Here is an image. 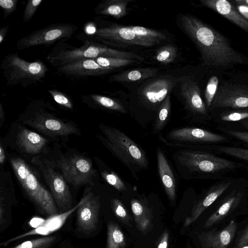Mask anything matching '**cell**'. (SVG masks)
<instances>
[{
    "instance_id": "cell-1",
    "label": "cell",
    "mask_w": 248,
    "mask_h": 248,
    "mask_svg": "<svg viewBox=\"0 0 248 248\" xmlns=\"http://www.w3.org/2000/svg\"><path fill=\"white\" fill-rule=\"evenodd\" d=\"M176 23L197 46L205 65L226 67L243 63L241 55L223 35L195 16L179 13Z\"/></svg>"
},
{
    "instance_id": "cell-2",
    "label": "cell",
    "mask_w": 248,
    "mask_h": 248,
    "mask_svg": "<svg viewBox=\"0 0 248 248\" xmlns=\"http://www.w3.org/2000/svg\"><path fill=\"white\" fill-rule=\"evenodd\" d=\"M178 76L160 74L136 83L130 88L127 99L128 112L142 128L154 124L164 101L172 93Z\"/></svg>"
},
{
    "instance_id": "cell-3",
    "label": "cell",
    "mask_w": 248,
    "mask_h": 248,
    "mask_svg": "<svg viewBox=\"0 0 248 248\" xmlns=\"http://www.w3.org/2000/svg\"><path fill=\"white\" fill-rule=\"evenodd\" d=\"M172 159L180 176L185 180L209 178L235 169L231 160L197 149H177Z\"/></svg>"
},
{
    "instance_id": "cell-4",
    "label": "cell",
    "mask_w": 248,
    "mask_h": 248,
    "mask_svg": "<svg viewBox=\"0 0 248 248\" xmlns=\"http://www.w3.org/2000/svg\"><path fill=\"white\" fill-rule=\"evenodd\" d=\"M55 108L43 99L31 100L18 120L40 133L52 139L79 135L80 130L73 122L58 117Z\"/></svg>"
},
{
    "instance_id": "cell-5",
    "label": "cell",
    "mask_w": 248,
    "mask_h": 248,
    "mask_svg": "<svg viewBox=\"0 0 248 248\" xmlns=\"http://www.w3.org/2000/svg\"><path fill=\"white\" fill-rule=\"evenodd\" d=\"M101 134L97 137L110 153L129 170L137 181L138 174L149 169L145 151L120 129L103 124L98 126Z\"/></svg>"
},
{
    "instance_id": "cell-6",
    "label": "cell",
    "mask_w": 248,
    "mask_h": 248,
    "mask_svg": "<svg viewBox=\"0 0 248 248\" xmlns=\"http://www.w3.org/2000/svg\"><path fill=\"white\" fill-rule=\"evenodd\" d=\"M106 46L153 47L164 43L167 35L160 31L140 26H124L116 23L97 28L93 36Z\"/></svg>"
},
{
    "instance_id": "cell-7",
    "label": "cell",
    "mask_w": 248,
    "mask_h": 248,
    "mask_svg": "<svg viewBox=\"0 0 248 248\" xmlns=\"http://www.w3.org/2000/svg\"><path fill=\"white\" fill-rule=\"evenodd\" d=\"M98 57L134 59L141 62L145 60V57L134 52L115 49L90 40H86L79 47L69 45L66 41L60 42L52 49L46 60L57 68L76 61Z\"/></svg>"
},
{
    "instance_id": "cell-8",
    "label": "cell",
    "mask_w": 248,
    "mask_h": 248,
    "mask_svg": "<svg viewBox=\"0 0 248 248\" xmlns=\"http://www.w3.org/2000/svg\"><path fill=\"white\" fill-rule=\"evenodd\" d=\"M14 173L24 193L42 214L54 216L57 213L51 193L41 181L36 170L17 155L10 157Z\"/></svg>"
},
{
    "instance_id": "cell-9",
    "label": "cell",
    "mask_w": 248,
    "mask_h": 248,
    "mask_svg": "<svg viewBox=\"0 0 248 248\" xmlns=\"http://www.w3.org/2000/svg\"><path fill=\"white\" fill-rule=\"evenodd\" d=\"M6 86H19L26 88L42 81L48 68L41 60L27 61L21 58L17 52L4 56L0 65Z\"/></svg>"
},
{
    "instance_id": "cell-10",
    "label": "cell",
    "mask_w": 248,
    "mask_h": 248,
    "mask_svg": "<svg viewBox=\"0 0 248 248\" xmlns=\"http://www.w3.org/2000/svg\"><path fill=\"white\" fill-rule=\"evenodd\" d=\"M176 86L179 89L177 96L185 111V118L192 123L208 121L210 115L195 77L191 74L178 76Z\"/></svg>"
},
{
    "instance_id": "cell-11",
    "label": "cell",
    "mask_w": 248,
    "mask_h": 248,
    "mask_svg": "<svg viewBox=\"0 0 248 248\" xmlns=\"http://www.w3.org/2000/svg\"><path fill=\"white\" fill-rule=\"evenodd\" d=\"M67 183L75 187L89 184L94 185L97 170L93 167L91 159L79 154L62 155L54 161Z\"/></svg>"
},
{
    "instance_id": "cell-12",
    "label": "cell",
    "mask_w": 248,
    "mask_h": 248,
    "mask_svg": "<svg viewBox=\"0 0 248 248\" xmlns=\"http://www.w3.org/2000/svg\"><path fill=\"white\" fill-rule=\"evenodd\" d=\"M42 175L50 193L59 209H69L72 203V195L67 183L55 162L40 155L33 156L31 160Z\"/></svg>"
},
{
    "instance_id": "cell-13",
    "label": "cell",
    "mask_w": 248,
    "mask_h": 248,
    "mask_svg": "<svg viewBox=\"0 0 248 248\" xmlns=\"http://www.w3.org/2000/svg\"><path fill=\"white\" fill-rule=\"evenodd\" d=\"M164 144L177 149H196L200 145L225 142L224 136L206 129L195 127L175 128L168 132L165 136L158 135Z\"/></svg>"
},
{
    "instance_id": "cell-14",
    "label": "cell",
    "mask_w": 248,
    "mask_h": 248,
    "mask_svg": "<svg viewBox=\"0 0 248 248\" xmlns=\"http://www.w3.org/2000/svg\"><path fill=\"white\" fill-rule=\"evenodd\" d=\"M78 30L77 26L70 23L52 24L20 38L16 46L18 50L41 46H48L56 42L66 41Z\"/></svg>"
},
{
    "instance_id": "cell-15",
    "label": "cell",
    "mask_w": 248,
    "mask_h": 248,
    "mask_svg": "<svg viewBox=\"0 0 248 248\" xmlns=\"http://www.w3.org/2000/svg\"><path fill=\"white\" fill-rule=\"evenodd\" d=\"M248 108V86L225 84L217 88L211 109Z\"/></svg>"
},
{
    "instance_id": "cell-16",
    "label": "cell",
    "mask_w": 248,
    "mask_h": 248,
    "mask_svg": "<svg viewBox=\"0 0 248 248\" xmlns=\"http://www.w3.org/2000/svg\"><path fill=\"white\" fill-rule=\"evenodd\" d=\"M81 201L77 209V225L81 231L92 232L96 229L98 223L99 197L89 190Z\"/></svg>"
},
{
    "instance_id": "cell-17",
    "label": "cell",
    "mask_w": 248,
    "mask_h": 248,
    "mask_svg": "<svg viewBox=\"0 0 248 248\" xmlns=\"http://www.w3.org/2000/svg\"><path fill=\"white\" fill-rule=\"evenodd\" d=\"M57 72L70 78L85 79L90 77L101 76L117 69L104 67L94 59H84L76 61L56 68Z\"/></svg>"
},
{
    "instance_id": "cell-18",
    "label": "cell",
    "mask_w": 248,
    "mask_h": 248,
    "mask_svg": "<svg viewBox=\"0 0 248 248\" xmlns=\"http://www.w3.org/2000/svg\"><path fill=\"white\" fill-rule=\"evenodd\" d=\"M16 135V144L25 154L37 156L46 149L47 139L33 131L19 125Z\"/></svg>"
},
{
    "instance_id": "cell-19",
    "label": "cell",
    "mask_w": 248,
    "mask_h": 248,
    "mask_svg": "<svg viewBox=\"0 0 248 248\" xmlns=\"http://www.w3.org/2000/svg\"><path fill=\"white\" fill-rule=\"evenodd\" d=\"M156 161L161 183L169 200L173 203L176 198L177 180L170 161L159 147L156 149Z\"/></svg>"
},
{
    "instance_id": "cell-20",
    "label": "cell",
    "mask_w": 248,
    "mask_h": 248,
    "mask_svg": "<svg viewBox=\"0 0 248 248\" xmlns=\"http://www.w3.org/2000/svg\"><path fill=\"white\" fill-rule=\"evenodd\" d=\"M231 185V182L222 181L212 185L193 206L190 215L186 217L184 227L195 221L202 213L209 207Z\"/></svg>"
},
{
    "instance_id": "cell-21",
    "label": "cell",
    "mask_w": 248,
    "mask_h": 248,
    "mask_svg": "<svg viewBox=\"0 0 248 248\" xmlns=\"http://www.w3.org/2000/svg\"><path fill=\"white\" fill-rule=\"evenodd\" d=\"M237 226L234 220L222 230L201 234L199 238L203 248H227L232 243Z\"/></svg>"
},
{
    "instance_id": "cell-22",
    "label": "cell",
    "mask_w": 248,
    "mask_h": 248,
    "mask_svg": "<svg viewBox=\"0 0 248 248\" xmlns=\"http://www.w3.org/2000/svg\"><path fill=\"white\" fill-rule=\"evenodd\" d=\"M81 98L83 102L92 108L120 114L128 112L127 100L95 93L84 95Z\"/></svg>"
},
{
    "instance_id": "cell-23",
    "label": "cell",
    "mask_w": 248,
    "mask_h": 248,
    "mask_svg": "<svg viewBox=\"0 0 248 248\" xmlns=\"http://www.w3.org/2000/svg\"><path fill=\"white\" fill-rule=\"evenodd\" d=\"M201 3L228 19L248 32V20L238 13L236 8L227 0H201Z\"/></svg>"
},
{
    "instance_id": "cell-24",
    "label": "cell",
    "mask_w": 248,
    "mask_h": 248,
    "mask_svg": "<svg viewBox=\"0 0 248 248\" xmlns=\"http://www.w3.org/2000/svg\"><path fill=\"white\" fill-rule=\"evenodd\" d=\"M160 67H146L124 71L109 77L110 82L139 83L160 74Z\"/></svg>"
},
{
    "instance_id": "cell-25",
    "label": "cell",
    "mask_w": 248,
    "mask_h": 248,
    "mask_svg": "<svg viewBox=\"0 0 248 248\" xmlns=\"http://www.w3.org/2000/svg\"><path fill=\"white\" fill-rule=\"evenodd\" d=\"M242 195L240 191H232L208 217L204 224V227H211L224 218L239 204L242 198Z\"/></svg>"
},
{
    "instance_id": "cell-26",
    "label": "cell",
    "mask_w": 248,
    "mask_h": 248,
    "mask_svg": "<svg viewBox=\"0 0 248 248\" xmlns=\"http://www.w3.org/2000/svg\"><path fill=\"white\" fill-rule=\"evenodd\" d=\"M132 0H105L95 7L94 13L120 19L128 14L127 6Z\"/></svg>"
},
{
    "instance_id": "cell-27",
    "label": "cell",
    "mask_w": 248,
    "mask_h": 248,
    "mask_svg": "<svg viewBox=\"0 0 248 248\" xmlns=\"http://www.w3.org/2000/svg\"><path fill=\"white\" fill-rule=\"evenodd\" d=\"M131 206L137 228L144 232L147 231L151 223L152 214L143 200L133 199Z\"/></svg>"
},
{
    "instance_id": "cell-28",
    "label": "cell",
    "mask_w": 248,
    "mask_h": 248,
    "mask_svg": "<svg viewBox=\"0 0 248 248\" xmlns=\"http://www.w3.org/2000/svg\"><path fill=\"white\" fill-rule=\"evenodd\" d=\"M171 111L170 94L168 95L162 104L153 124L152 133L160 135L169 121Z\"/></svg>"
},
{
    "instance_id": "cell-29",
    "label": "cell",
    "mask_w": 248,
    "mask_h": 248,
    "mask_svg": "<svg viewBox=\"0 0 248 248\" xmlns=\"http://www.w3.org/2000/svg\"><path fill=\"white\" fill-rule=\"evenodd\" d=\"M178 54L177 48L172 44H167L157 49L153 59L162 64L168 65L173 62Z\"/></svg>"
},
{
    "instance_id": "cell-30",
    "label": "cell",
    "mask_w": 248,
    "mask_h": 248,
    "mask_svg": "<svg viewBox=\"0 0 248 248\" xmlns=\"http://www.w3.org/2000/svg\"><path fill=\"white\" fill-rule=\"evenodd\" d=\"M107 248H124L126 242L123 232L117 224L109 222L108 225Z\"/></svg>"
},
{
    "instance_id": "cell-31",
    "label": "cell",
    "mask_w": 248,
    "mask_h": 248,
    "mask_svg": "<svg viewBox=\"0 0 248 248\" xmlns=\"http://www.w3.org/2000/svg\"><path fill=\"white\" fill-rule=\"evenodd\" d=\"M94 60L101 66L117 69L120 67L128 65L140 63L141 62L134 60L115 57H98Z\"/></svg>"
},
{
    "instance_id": "cell-32",
    "label": "cell",
    "mask_w": 248,
    "mask_h": 248,
    "mask_svg": "<svg viewBox=\"0 0 248 248\" xmlns=\"http://www.w3.org/2000/svg\"><path fill=\"white\" fill-rule=\"evenodd\" d=\"M81 200L76 206L66 212L60 215L53 216L47 220H44L40 226L46 228L49 233L58 229L62 226L69 215L76 209H78L81 203Z\"/></svg>"
},
{
    "instance_id": "cell-33",
    "label": "cell",
    "mask_w": 248,
    "mask_h": 248,
    "mask_svg": "<svg viewBox=\"0 0 248 248\" xmlns=\"http://www.w3.org/2000/svg\"><path fill=\"white\" fill-rule=\"evenodd\" d=\"M100 173L103 179L119 191L126 189V186L122 179L110 169H100Z\"/></svg>"
},
{
    "instance_id": "cell-34",
    "label": "cell",
    "mask_w": 248,
    "mask_h": 248,
    "mask_svg": "<svg viewBox=\"0 0 248 248\" xmlns=\"http://www.w3.org/2000/svg\"><path fill=\"white\" fill-rule=\"evenodd\" d=\"M218 79L216 76H212L208 81L204 92L205 104L208 110L210 109L217 90Z\"/></svg>"
},
{
    "instance_id": "cell-35",
    "label": "cell",
    "mask_w": 248,
    "mask_h": 248,
    "mask_svg": "<svg viewBox=\"0 0 248 248\" xmlns=\"http://www.w3.org/2000/svg\"><path fill=\"white\" fill-rule=\"evenodd\" d=\"M47 92L57 104L67 109H73V101L66 93L56 89H49Z\"/></svg>"
},
{
    "instance_id": "cell-36",
    "label": "cell",
    "mask_w": 248,
    "mask_h": 248,
    "mask_svg": "<svg viewBox=\"0 0 248 248\" xmlns=\"http://www.w3.org/2000/svg\"><path fill=\"white\" fill-rule=\"evenodd\" d=\"M56 239L54 236L45 237L24 242L14 248H41L49 246Z\"/></svg>"
},
{
    "instance_id": "cell-37",
    "label": "cell",
    "mask_w": 248,
    "mask_h": 248,
    "mask_svg": "<svg viewBox=\"0 0 248 248\" xmlns=\"http://www.w3.org/2000/svg\"><path fill=\"white\" fill-rule=\"evenodd\" d=\"M219 152L232 157L248 162V149L235 147L219 146Z\"/></svg>"
},
{
    "instance_id": "cell-38",
    "label": "cell",
    "mask_w": 248,
    "mask_h": 248,
    "mask_svg": "<svg viewBox=\"0 0 248 248\" xmlns=\"http://www.w3.org/2000/svg\"><path fill=\"white\" fill-rule=\"evenodd\" d=\"M111 204L115 215L124 223L129 225V216L121 202L117 199H113L111 201Z\"/></svg>"
},
{
    "instance_id": "cell-39",
    "label": "cell",
    "mask_w": 248,
    "mask_h": 248,
    "mask_svg": "<svg viewBox=\"0 0 248 248\" xmlns=\"http://www.w3.org/2000/svg\"><path fill=\"white\" fill-rule=\"evenodd\" d=\"M43 1L42 0H29L27 1L23 14L24 22H28L32 18Z\"/></svg>"
},
{
    "instance_id": "cell-40",
    "label": "cell",
    "mask_w": 248,
    "mask_h": 248,
    "mask_svg": "<svg viewBox=\"0 0 248 248\" xmlns=\"http://www.w3.org/2000/svg\"><path fill=\"white\" fill-rule=\"evenodd\" d=\"M220 119L224 122H236L248 119V110L223 112L220 114Z\"/></svg>"
},
{
    "instance_id": "cell-41",
    "label": "cell",
    "mask_w": 248,
    "mask_h": 248,
    "mask_svg": "<svg viewBox=\"0 0 248 248\" xmlns=\"http://www.w3.org/2000/svg\"><path fill=\"white\" fill-rule=\"evenodd\" d=\"M18 1V0H0V6L3 11L4 18H6L16 11Z\"/></svg>"
},
{
    "instance_id": "cell-42",
    "label": "cell",
    "mask_w": 248,
    "mask_h": 248,
    "mask_svg": "<svg viewBox=\"0 0 248 248\" xmlns=\"http://www.w3.org/2000/svg\"><path fill=\"white\" fill-rule=\"evenodd\" d=\"M224 131L230 136L248 143V132L232 129H224Z\"/></svg>"
},
{
    "instance_id": "cell-43",
    "label": "cell",
    "mask_w": 248,
    "mask_h": 248,
    "mask_svg": "<svg viewBox=\"0 0 248 248\" xmlns=\"http://www.w3.org/2000/svg\"><path fill=\"white\" fill-rule=\"evenodd\" d=\"M248 244V228L245 231L238 240L237 246L242 248Z\"/></svg>"
},
{
    "instance_id": "cell-44",
    "label": "cell",
    "mask_w": 248,
    "mask_h": 248,
    "mask_svg": "<svg viewBox=\"0 0 248 248\" xmlns=\"http://www.w3.org/2000/svg\"><path fill=\"white\" fill-rule=\"evenodd\" d=\"M169 233L167 231L163 232L162 235L160 242L158 245L157 248H167L169 242Z\"/></svg>"
},
{
    "instance_id": "cell-45",
    "label": "cell",
    "mask_w": 248,
    "mask_h": 248,
    "mask_svg": "<svg viewBox=\"0 0 248 248\" xmlns=\"http://www.w3.org/2000/svg\"><path fill=\"white\" fill-rule=\"evenodd\" d=\"M97 30V27L93 22L87 23L84 28L85 32L88 35L93 36L96 33Z\"/></svg>"
},
{
    "instance_id": "cell-46",
    "label": "cell",
    "mask_w": 248,
    "mask_h": 248,
    "mask_svg": "<svg viewBox=\"0 0 248 248\" xmlns=\"http://www.w3.org/2000/svg\"><path fill=\"white\" fill-rule=\"evenodd\" d=\"M9 29V25L2 27L0 29V45L4 41Z\"/></svg>"
},
{
    "instance_id": "cell-47",
    "label": "cell",
    "mask_w": 248,
    "mask_h": 248,
    "mask_svg": "<svg viewBox=\"0 0 248 248\" xmlns=\"http://www.w3.org/2000/svg\"><path fill=\"white\" fill-rule=\"evenodd\" d=\"M237 8L240 14L247 20L248 19V6L245 4H239Z\"/></svg>"
},
{
    "instance_id": "cell-48",
    "label": "cell",
    "mask_w": 248,
    "mask_h": 248,
    "mask_svg": "<svg viewBox=\"0 0 248 248\" xmlns=\"http://www.w3.org/2000/svg\"><path fill=\"white\" fill-rule=\"evenodd\" d=\"M6 159V155L4 149L1 144L0 143V163L1 165H3Z\"/></svg>"
},
{
    "instance_id": "cell-49",
    "label": "cell",
    "mask_w": 248,
    "mask_h": 248,
    "mask_svg": "<svg viewBox=\"0 0 248 248\" xmlns=\"http://www.w3.org/2000/svg\"><path fill=\"white\" fill-rule=\"evenodd\" d=\"M5 118V113L4 108L1 102H0V126L2 125Z\"/></svg>"
},
{
    "instance_id": "cell-50",
    "label": "cell",
    "mask_w": 248,
    "mask_h": 248,
    "mask_svg": "<svg viewBox=\"0 0 248 248\" xmlns=\"http://www.w3.org/2000/svg\"><path fill=\"white\" fill-rule=\"evenodd\" d=\"M234 1L238 5L245 4L248 6V0H235Z\"/></svg>"
},
{
    "instance_id": "cell-51",
    "label": "cell",
    "mask_w": 248,
    "mask_h": 248,
    "mask_svg": "<svg viewBox=\"0 0 248 248\" xmlns=\"http://www.w3.org/2000/svg\"><path fill=\"white\" fill-rule=\"evenodd\" d=\"M242 125L247 129H248V119L243 120L241 122Z\"/></svg>"
},
{
    "instance_id": "cell-52",
    "label": "cell",
    "mask_w": 248,
    "mask_h": 248,
    "mask_svg": "<svg viewBox=\"0 0 248 248\" xmlns=\"http://www.w3.org/2000/svg\"><path fill=\"white\" fill-rule=\"evenodd\" d=\"M41 248H49V246H45Z\"/></svg>"
},
{
    "instance_id": "cell-53",
    "label": "cell",
    "mask_w": 248,
    "mask_h": 248,
    "mask_svg": "<svg viewBox=\"0 0 248 248\" xmlns=\"http://www.w3.org/2000/svg\"><path fill=\"white\" fill-rule=\"evenodd\" d=\"M248 248V247H246V246H245V247H243V248Z\"/></svg>"
},
{
    "instance_id": "cell-54",
    "label": "cell",
    "mask_w": 248,
    "mask_h": 248,
    "mask_svg": "<svg viewBox=\"0 0 248 248\" xmlns=\"http://www.w3.org/2000/svg\"></svg>"
}]
</instances>
